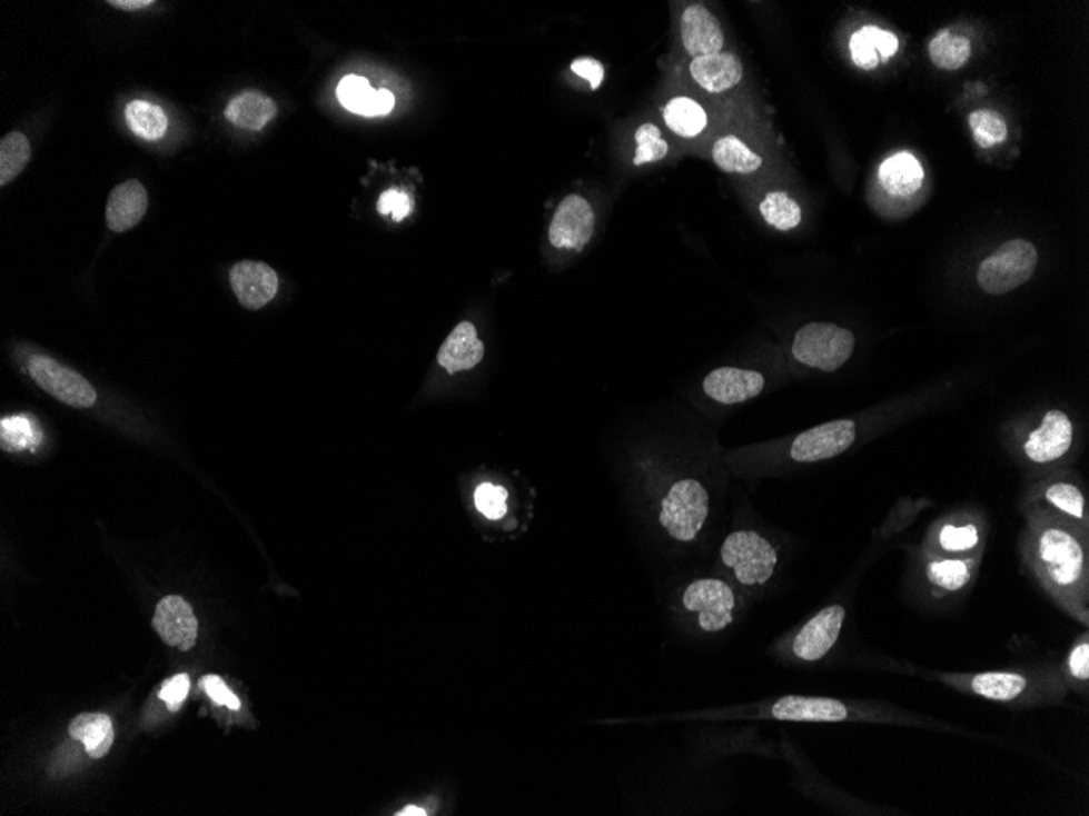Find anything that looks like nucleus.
Masks as SVG:
<instances>
[{
	"label": "nucleus",
	"instance_id": "obj_3",
	"mask_svg": "<svg viewBox=\"0 0 1089 816\" xmlns=\"http://www.w3.org/2000/svg\"><path fill=\"white\" fill-rule=\"evenodd\" d=\"M933 678L962 695L1007 704L1013 707L1057 706L1070 695L1059 661L1007 668V670L979 671V674H949L937 671Z\"/></svg>",
	"mask_w": 1089,
	"mask_h": 816
},
{
	"label": "nucleus",
	"instance_id": "obj_2",
	"mask_svg": "<svg viewBox=\"0 0 1089 816\" xmlns=\"http://www.w3.org/2000/svg\"><path fill=\"white\" fill-rule=\"evenodd\" d=\"M716 717L723 719L742 717V719L780 720V723H864L944 728V730L951 728L892 704L877 703V700H842L824 698V696H783L779 699L763 700L754 706L723 710Z\"/></svg>",
	"mask_w": 1089,
	"mask_h": 816
},
{
	"label": "nucleus",
	"instance_id": "obj_25",
	"mask_svg": "<svg viewBox=\"0 0 1089 816\" xmlns=\"http://www.w3.org/2000/svg\"><path fill=\"white\" fill-rule=\"evenodd\" d=\"M69 735L82 742L90 758L107 756L115 742L113 724L110 717L100 713H83L69 725Z\"/></svg>",
	"mask_w": 1089,
	"mask_h": 816
},
{
	"label": "nucleus",
	"instance_id": "obj_36",
	"mask_svg": "<svg viewBox=\"0 0 1089 816\" xmlns=\"http://www.w3.org/2000/svg\"><path fill=\"white\" fill-rule=\"evenodd\" d=\"M38 420L28 419L27 416H12L2 419V448L7 451H19L24 448L37 447L41 440Z\"/></svg>",
	"mask_w": 1089,
	"mask_h": 816
},
{
	"label": "nucleus",
	"instance_id": "obj_22",
	"mask_svg": "<svg viewBox=\"0 0 1089 816\" xmlns=\"http://www.w3.org/2000/svg\"><path fill=\"white\" fill-rule=\"evenodd\" d=\"M973 577V560L966 558H937L924 567V579L933 587L937 598L961 594Z\"/></svg>",
	"mask_w": 1089,
	"mask_h": 816
},
{
	"label": "nucleus",
	"instance_id": "obj_46",
	"mask_svg": "<svg viewBox=\"0 0 1089 816\" xmlns=\"http://www.w3.org/2000/svg\"><path fill=\"white\" fill-rule=\"evenodd\" d=\"M397 815H402V816H426L427 815V812L425 810V808L415 807V805H408V807L402 808V810L398 812Z\"/></svg>",
	"mask_w": 1089,
	"mask_h": 816
},
{
	"label": "nucleus",
	"instance_id": "obj_43",
	"mask_svg": "<svg viewBox=\"0 0 1089 816\" xmlns=\"http://www.w3.org/2000/svg\"><path fill=\"white\" fill-rule=\"evenodd\" d=\"M864 30H867L871 43L877 48L879 59L888 62L898 52L899 40L891 31L881 30L878 27H864Z\"/></svg>",
	"mask_w": 1089,
	"mask_h": 816
},
{
	"label": "nucleus",
	"instance_id": "obj_12",
	"mask_svg": "<svg viewBox=\"0 0 1089 816\" xmlns=\"http://www.w3.org/2000/svg\"><path fill=\"white\" fill-rule=\"evenodd\" d=\"M595 227L594 210L581 196L571 195L560 202L552 223L550 243L558 250L583 251L593 238Z\"/></svg>",
	"mask_w": 1089,
	"mask_h": 816
},
{
	"label": "nucleus",
	"instance_id": "obj_32",
	"mask_svg": "<svg viewBox=\"0 0 1089 816\" xmlns=\"http://www.w3.org/2000/svg\"><path fill=\"white\" fill-rule=\"evenodd\" d=\"M30 140L23 132H10L0 140V187L16 180L30 162Z\"/></svg>",
	"mask_w": 1089,
	"mask_h": 816
},
{
	"label": "nucleus",
	"instance_id": "obj_37",
	"mask_svg": "<svg viewBox=\"0 0 1089 816\" xmlns=\"http://www.w3.org/2000/svg\"><path fill=\"white\" fill-rule=\"evenodd\" d=\"M635 139L636 143H638V150H636L633 163L636 167L644 163L657 162V160H663L667 156L669 146L663 139V136H661V129L657 126L651 125V122L640 126Z\"/></svg>",
	"mask_w": 1089,
	"mask_h": 816
},
{
	"label": "nucleus",
	"instance_id": "obj_42",
	"mask_svg": "<svg viewBox=\"0 0 1089 816\" xmlns=\"http://www.w3.org/2000/svg\"><path fill=\"white\" fill-rule=\"evenodd\" d=\"M201 686L214 703L219 704V706H227L232 710L240 709V700L227 688L222 678L216 677V675H209V677L201 679Z\"/></svg>",
	"mask_w": 1089,
	"mask_h": 816
},
{
	"label": "nucleus",
	"instance_id": "obj_5",
	"mask_svg": "<svg viewBox=\"0 0 1089 816\" xmlns=\"http://www.w3.org/2000/svg\"><path fill=\"white\" fill-rule=\"evenodd\" d=\"M1039 251L1031 241H1007L980 265L977 282L990 296H1003L1018 289L1034 276Z\"/></svg>",
	"mask_w": 1089,
	"mask_h": 816
},
{
	"label": "nucleus",
	"instance_id": "obj_31",
	"mask_svg": "<svg viewBox=\"0 0 1089 816\" xmlns=\"http://www.w3.org/2000/svg\"><path fill=\"white\" fill-rule=\"evenodd\" d=\"M1060 664L1068 689L1087 695L1089 686V636L1088 629L1071 644Z\"/></svg>",
	"mask_w": 1089,
	"mask_h": 816
},
{
	"label": "nucleus",
	"instance_id": "obj_29",
	"mask_svg": "<svg viewBox=\"0 0 1089 816\" xmlns=\"http://www.w3.org/2000/svg\"><path fill=\"white\" fill-rule=\"evenodd\" d=\"M713 160L726 173L749 175L762 167L758 153L734 136H726L714 143Z\"/></svg>",
	"mask_w": 1089,
	"mask_h": 816
},
{
	"label": "nucleus",
	"instance_id": "obj_14",
	"mask_svg": "<svg viewBox=\"0 0 1089 816\" xmlns=\"http://www.w3.org/2000/svg\"><path fill=\"white\" fill-rule=\"evenodd\" d=\"M152 625L167 646L184 653L192 649L198 639V619L188 601L177 595L159 601Z\"/></svg>",
	"mask_w": 1089,
	"mask_h": 816
},
{
	"label": "nucleus",
	"instance_id": "obj_7",
	"mask_svg": "<svg viewBox=\"0 0 1089 816\" xmlns=\"http://www.w3.org/2000/svg\"><path fill=\"white\" fill-rule=\"evenodd\" d=\"M682 605L703 633L717 634L733 626L742 600L726 580L699 579L685 588Z\"/></svg>",
	"mask_w": 1089,
	"mask_h": 816
},
{
	"label": "nucleus",
	"instance_id": "obj_23",
	"mask_svg": "<svg viewBox=\"0 0 1089 816\" xmlns=\"http://www.w3.org/2000/svg\"><path fill=\"white\" fill-rule=\"evenodd\" d=\"M924 173L922 165L909 152L889 157L879 168V181L892 196H912L922 188Z\"/></svg>",
	"mask_w": 1089,
	"mask_h": 816
},
{
	"label": "nucleus",
	"instance_id": "obj_34",
	"mask_svg": "<svg viewBox=\"0 0 1089 816\" xmlns=\"http://www.w3.org/2000/svg\"><path fill=\"white\" fill-rule=\"evenodd\" d=\"M980 543V531L976 524H944L938 530L937 545L947 558L976 551Z\"/></svg>",
	"mask_w": 1089,
	"mask_h": 816
},
{
	"label": "nucleus",
	"instance_id": "obj_28",
	"mask_svg": "<svg viewBox=\"0 0 1089 816\" xmlns=\"http://www.w3.org/2000/svg\"><path fill=\"white\" fill-rule=\"evenodd\" d=\"M128 128L138 138L159 140L167 135L168 118L166 111L146 100H132L125 110Z\"/></svg>",
	"mask_w": 1089,
	"mask_h": 816
},
{
	"label": "nucleus",
	"instance_id": "obj_10",
	"mask_svg": "<svg viewBox=\"0 0 1089 816\" xmlns=\"http://www.w3.org/2000/svg\"><path fill=\"white\" fill-rule=\"evenodd\" d=\"M28 372L37 381L38 387L43 388L47 394L65 405L77 409L96 405L97 391L93 390L92 385L82 375L73 372L51 357H31Z\"/></svg>",
	"mask_w": 1089,
	"mask_h": 816
},
{
	"label": "nucleus",
	"instance_id": "obj_1",
	"mask_svg": "<svg viewBox=\"0 0 1089 816\" xmlns=\"http://www.w3.org/2000/svg\"><path fill=\"white\" fill-rule=\"evenodd\" d=\"M1032 569L1057 607L1089 626L1087 539L1062 521L1036 518L1031 531Z\"/></svg>",
	"mask_w": 1089,
	"mask_h": 816
},
{
	"label": "nucleus",
	"instance_id": "obj_45",
	"mask_svg": "<svg viewBox=\"0 0 1089 816\" xmlns=\"http://www.w3.org/2000/svg\"><path fill=\"white\" fill-rule=\"evenodd\" d=\"M108 6H113L115 9L121 10H141L154 6V2L152 0H110Z\"/></svg>",
	"mask_w": 1089,
	"mask_h": 816
},
{
	"label": "nucleus",
	"instance_id": "obj_27",
	"mask_svg": "<svg viewBox=\"0 0 1089 816\" xmlns=\"http://www.w3.org/2000/svg\"><path fill=\"white\" fill-rule=\"evenodd\" d=\"M663 117L667 128L682 138H695L709 122L705 110L687 97H677L669 101L664 107Z\"/></svg>",
	"mask_w": 1089,
	"mask_h": 816
},
{
	"label": "nucleus",
	"instance_id": "obj_13",
	"mask_svg": "<svg viewBox=\"0 0 1089 816\" xmlns=\"http://www.w3.org/2000/svg\"><path fill=\"white\" fill-rule=\"evenodd\" d=\"M1073 445V424L1066 412L1050 409L1043 416L1041 427L1029 434L1024 455L1031 464L1050 465L1062 460Z\"/></svg>",
	"mask_w": 1089,
	"mask_h": 816
},
{
	"label": "nucleus",
	"instance_id": "obj_9",
	"mask_svg": "<svg viewBox=\"0 0 1089 816\" xmlns=\"http://www.w3.org/2000/svg\"><path fill=\"white\" fill-rule=\"evenodd\" d=\"M847 608L840 604L829 605L815 613L796 633L788 637L783 644L784 654L791 660L803 664H815L824 660L839 643L843 625H845Z\"/></svg>",
	"mask_w": 1089,
	"mask_h": 816
},
{
	"label": "nucleus",
	"instance_id": "obj_6",
	"mask_svg": "<svg viewBox=\"0 0 1089 816\" xmlns=\"http://www.w3.org/2000/svg\"><path fill=\"white\" fill-rule=\"evenodd\" d=\"M710 515L709 490L696 479L672 485L661 502V527L669 537L689 543L699 537Z\"/></svg>",
	"mask_w": 1089,
	"mask_h": 816
},
{
	"label": "nucleus",
	"instance_id": "obj_17",
	"mask_svg": "<svg viewBox=\"0 0 1089 816\" xmlns=\"http://www.w3.org/2000/svg\"><path fill=\"white\" fill-rule=\"evenodd\" d=\"M682 43L693 58L717 54L724 47V33L716 17L703 6H690L681 20Z\"/></svg>",
	"mask_w": 1089,
	"mask_h": 816
},
{
	"label": "nucleus",
	"instance_id": "obj_24",
	"mask_svg": "<svg viewBox=\"0 0 1089 816\" xmlns=\"http://www.w3.org/2000/svg\"><path fill=\"white\" fill-rule=\"evenodd\" d=\"M278 113V107L265 93L250 90L234 97L226 108L227 121L248 131H261Z\"/></svg>",
	"mask_w": 1089,
	"mask_h": 816
},
{
	"label": "nucleus",
	"instance_id": "obj_21",
	"mask_svg": "<svg viewBox=\"0 0 1089 816\" xmlns=\"http://www.w3.org/2000/svg\"><path fill=\"white\" fill-rule=\"evenodd\" d=\"M690 73L706 92L721 93L741 82L744 68L739 58L731 52H717V54L693 59Z\"/></svg>",
	"mask_w": 1089,
	"mask_h": 816
},
{
	"label": "nucleus",
	"instance_id": "obj_35",
	"mask_svg": "<svg viewBox=\"0 0 1089 816\" xmlns=\"http://www.w3.org/2000/svg\"><path fill=\"white\" fill-rule=\"evenodd\" d=\"M969 126H971L973 140L982 149H992V147L1007 140V122L997 111H972L969 115Z\"/></svg>",
	"mask_w": 1089,
	"mask_h": 816
},
{
	"label": "nucleus",
	"instance_id": "obj_15",
	"mask_svg": "<svg viewBox=\"0 0 1089 816\" xmlns=\"http://www.w3.org/2000/svg\"><path fill=\"white\" fill-rule=\"evenodd\" d=\"M230 283L241 307L260 310L275 299L279 279L275 269L265 262L241 261L230 271Z\"/></svg>",
	"mask_w": 1089,
	"mask_h": 816
},
{
	"label": "nucleus",
	"instance_id": "obj_4",
	"mask_svg": "<svg viewBox=\"0 0 1089 816\" xmlns=\"http://www.w3.org/2000/svg\"><path fill=\"white\" fill-rule=\"evenodd\" d=\"M721 563L735 583L744 588L763 587L779 566V551L765 537L752 530L727 535L721 546Z\"/></svg>",
	"mask_w": 1089,
	"mask_h": 816
},
{
	"label": "nucleus",
	"instance_id": "obj_44",
	"mask_svg": "<svg viewBox=\"0 0 1089 816\" xmlns=\"http://www.w3.org/2000/svg\"><path fill=\"white\" fill-rule=\"evenodd\" d=\"M571 70H573L576 76L583 77L587 82L591 83V89L597 90L598 87L604 82L605 70L604 66L593 58H580L571 64Z\"/></svg>",
	"mask_w": 1089,
	"mask_h": 816
},
{
	"label": "nucleus",
	"instance_id": "obj_20",
	"mask_svg": "<svg viewBox=\"0 0 1089 816\" xmlns=\"http://www.w3.org/2000/svg\"><path fill=\"white\" fill-rule=\"evenodd\" d=\"M483 354H485V346L479 341L476 328L471 321H462L440 346L437 360L447 372L457 374L478 366Z\"/></svg>",
	"mask_w": 1089,
	"mask_h": 816
},
{
	"label": "nucleus",
	"instance_id": "obj_41",
	"mask_svg": "<svg viewBox=\"0 0 1089 816\" xmlns=\"http://www.w3.org/2000/svg\"><path fill=\"white\" fill-rule=\"evenodd\" d=\"M188 691H190V678L187 674H180L166 681V685L160 689L159 698L167 703L171 713H177L184 700L187 699Z\"/></svg>",
	"mask_w": 1089,
	"mask_h": 816
},
{
	"label": "nucleus",
	"instance_id": "obj_19",
	"mask_svg": "<svg viewBox=\"0 0 1089 816\" xmlns=\"http://www.w3.org/2000/svg\"><path fill=\"white\" fill-rule=\"evenodd\" d=\"M149 206L146 188L138 180H128L110 192L107 202V223L113 232L122 233L141 222Z\"/></svg>",
	"mask_w": 1089,
	"mask_h": 816
},
{
	"label": "nucleus",
	"instance_id": "obj_8",
	"mask_svg": "<svg viewBox=\"0 0 1089 816\" xmlns=\"http://www.w3.org/2000/svg\"><path fill=\"white\" fill-rule=\"evenodd\" d=\"M793 357L812 369L835 372L845 366L854 350L849 329L832 324H809L794 336Z\"/></svg>",
	"mask_w": 1089,
	"mask_h": 816
},
{
	"label": "nucleus",
	"instance_id": "obj_11",
	"mask_svg": "<svg viewBox=\"0 0 1089 816\" xmlns=\"http://www.w3.org/2000/svg\"><path fill=\"white\" fill-rule=\"evenodd\" d=\"M857 440V424L842 419L805 430L791 445L790 457L796 464H818L845 454Z\"/></svg>",
	"mask_w": 1089,
	"mask_h": 816
},
{
	"label": "nucleus",
	"instance_id": "obj_30",
	"mask_svg": "<svg viewBox=\"0 0 1089 816\" xmlns=\"http://www.w3.org/2000/svg\"><path fill=\"white\" fill-rule=\"evenodd\" d=\"M971 41L966 37L944 30L931 40L928 47L931 62L943 70H958L971 58Z\"/></svg>",
	"mask_w": 1089,
	"mask_h": 816
},
{
	"label": "nucleus",
	"instance_id": "obj_39",
	"mask_svg": "<svg viewBox=\"0 0 1089 816\" xmlns=\"http://www.w3.org/2000/svg\"><path fill=\"white\" fill-rule=\"evenodd\" d=\"M377 210H379L382 216H388L390 213L395 222H402L403 219H406L412 213L413 201L408 192L403 191V189L392 188L382 192L379 202H377Z\"/></svg>",
	"mask_w": 1089,
	"mask_h": 816
},
{
	"label": "nucleus",
	"instance_id": "obj_38",
	"mask_svg": "<svg viewBox=\"0 0 1089 816\" xmlns=\"http://www.w3.org/2000/svg\"><path fill=\"white\" fill-rule=\"evenodd\" d=\"M475 506L489 520H499L507 514V490L503 486L483 482L475 490Z\"/></svg>",
	"mask_w": 1089,
	"mask_h": 816
},
{
	"label": "nucleus",
	"instance_id": "obj_16",
	"mask_svg": "<svg viewBox=\"0 0 1089 816\" xmlns=\"http://www.w3.org/2000/svg\"><path fill=\"white\" fill-rule=\"evenodd\" d=\"M765 387V378L762 374L754 370L734 369V367H721L706 375L703 381V391L706 397L714 399L721 405H739L759 397Z\"/></svg>",
	"mask_w": 1089,
	"mask_h": 816
},
{
	"label": "nucleus",
	"instance_id": "obj_18",
	"mask_svg": "<svg viewBox=\"0 0 1089 816\" xmlns=\"http://www.w3.org/2000/svg\"><path fill=\"white\" fill-rule=\"evenodd\" d=\"M339 103L360 117H385L395 107V97L390 90H374L369 80L359 76H346L336 89Z\"/></svg>",
	"mask_w": 1089,
	"mask_h": 816
},
{
	"label": "nucleus",
	"instance_id": "obj_26",
	"mask_svg": "<svg viewBox=\"0 0 1089 816\" xmlns=\"http://www.w3.org/2000/svg\"><path fill=\"white\" fill-rule=\"evenodd\" d=\"M1042 500L1053 513H1059L1066 520L1080 525L1081 531H1087V499L1080 486L1068 481L1050 482L1042 490Z\"/></svg>",
	"mask_w": 1089,
	"mask_h": 816
},
{
	"label": "nucleus",
	"instance_id": "obj_33",
	"mask_svg": "<svg viewBox=\"0 0 1089 816\" xmlns=\"http://www.w3.org/2000/svg\"><path fill=\"white\" fill-rule=\"evenodd\" d=\"M760 213L769 226L780 230V232L793 230L794 227L800 226L801 219H803L800 205L783 191H773L766 195V198L760 202Z\"/></svg>",
	"mask_w": 1089,
	"mask_h": 816
},
{
	"label": "nucleus",
	"instance_id": "obj_40",
	"mask_svg": "<svg viewBox=\"0 0 1089 816\" xmlns=\"http://www.w3.org/2000/svg\"><path fill=\"white\" fill-rule=\"evenodd\" d=\"M850 51H852V59L858 68L864 70L878 68L879 54L864 28L853 34L852 40H850Z\"/></svg>",
	"mask_w": 1089,
	"mask_h": 816
}]
</instances>
